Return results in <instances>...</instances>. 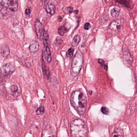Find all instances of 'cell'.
<instances>
[{
    "instance_id": "obj_1",
    "label": "cell",
    "mask_w": 137,
    "mask_h": 137,
    "mask_svg": "<svg viewBox=\"0 0 137 137\" xmlns=\"http://www.w3.org/2000/svg\"><path fill=\"white\" fill-rule=\"evenodd\" d=\"M72 105L80 115H83L86 110L87 99L85 94L80 90L74 91L71 98Z\"/></svg>"
},
{
    "instance_id": "obj_2",
    "label": "cell",
    "mask_w": 137,
    "mask_h": 137,
    "mask_svg": "<svg viewBox=\"0 0 137 137\" xmlns=\"http://www.w3.org/2000/svg\"><path fill=\"white\" fill-rule=\"evenodd\" d=\"M72 137H87L88 130L84 121L78 119L72 122L71 125Z\"/></svg>"
},
{
    "instance_id": "obj_3",
    "label": "cell",
    "mask_w": 137,
    "mask_h": 137,
    "mask_svg": "<svg viewBox=\"0 0 137 137\" xmlns=\"http://www.w3.org/2000/svg\"><path fill=\"white\" fill-rule=\"evenodd\" d=\"M83 64V56L81 51H77L72 63L71 74L73 77H76L81 71Z\"/></svg>"
},
{
    "instance_id": "obj_4",
    "label": "cell",
    "mask_w": 137,
    "mask_h": 137,
    "mask_svg": "<svg viewBox=\"0 0 137 137\" xmlns=\"http://www.w3.org/2000/svg\"><path fill=\"white\" fill-rule=\"evenodd\" d=\"M0 3L3 7L13 13L17 10L18 5L16 1H0Z\"/></svg>"
},
{
    "instance_id": "obj_5",
    "label": "cell",
    "mask_w": 137,
    "mask_h": 137,
    "mask_svg": "<svg viewBox=\"0 0 137 137\" xmlns=\"http://www.w3.org/2000/svg\"><path fill=\"white\" fill-rule=\"evenodd\" d=\"M122 25V22L121 20L116 19L110 24L108 29H109L112 32H117L121 30Z\"/></svg>"
},
{
    "instance_id": "obj_6",
    "label": "cell",
    "mask_w": 137,
    "mask_h": 137,
    "mask_svg": "<svg viewBox=\"0 0 137 137\" xmlns=\"http://www.w3.org/2000/svg\"><path fill=\"white\" fill-rule=\"evenodd\" d=\"M15 67L11 64H6L2 66V72L4 76L11 75L15 71Z\"/></svg>"
},
{
    "instance_id": "obj_7",
    "label": "cell",
    "mask_w": 137,
    "mask_h": 137,
    "mask_svg": "<svg viewBox=\"0 0 137 137\" xmlns=\"http://www.w3.org/2000/svg\"><path fill=\"white\" fill-rule=\"evenodd\" d=\"M43 43H44V55L48 63H50L52 61V55L50 49L49 47L48 46L47 44V40L43 39Z\"/></svg>"
},
{
    "instance_id": "obj_8",
    "label": "cell",
    "mask_w": 137,
    "mask_h": 137,
    "mask_svg": "<svg viewBox=\"0 0 137 137\" xmlns=\"http://www.w3.org/2000/svg\"><path fill=\"white\" fill-rule=\"evenodd\" d=\"M123 60L124 63L127 66L130 67L132 65L133 59L128 50L124 49L123 52Z\"/></svg>"
},
{
    "instance_id": "obj_9",
    "label": "cell",
    "mask_w": 137,
    "mask_h": 137,
    "mask_svg": "<svg viewBox=\"0 0 137 137\" xmlns=\"http://www.w3.org/2000/svg\"><path fill=\"white\" fill-rule=\"evenodd\" d=\"M13 12L3 7L0 3V17L3 19H6L9 17Z\"/></svg>"
},
{
    "instance_id": "obj_10",
    "label": "cell",
    "mask_w": 137,
    "mask_h": 137,
    "mask_svg": "<svg viewBox=\"0 0 137 137\" xmlns=\"http://www.w3.org/2000/svg\"><path fill=\"white\" fill-rule=\"evenodd\" d=\"M35 28L37 37L38 39H40L42 32V25L38 19H37L35 20Z\"/></svg>"
},
{
    "instance_id": "obj_11",
    "label": "cell",
    "mask_w": 137,
    "mask_h": 137,
    "mask_svg": "<svg viewBox=\"0 0 137 137\" xmlns=\"http://www.w3.org/2000/svg\"><path fill=\"white\" fill-rule=\"evenodd\" d=\"M71 25L68 23H65L64 25L60 26L58 30V33L60 35L63 36L68 32L71 29Z\"/></svg>"
},
{
    "instance_id": "obj_12",
    "label": "cell",
    "mask_w": 137,
    "mask_h": 137,
    "mask_svg": "<svg viewBox=\"0 0 137 137\" xmlns=\"http://www.w3.org/2000/svg\"><path fill=\"white\" fill-rule=\"evenodd\" d=\"M1 56L4 57H7L10 54V50L7 45H3L1 50Z\"/></svg>"
},
{
    "instance_id": "obj_13",
    "label": "cell",
    "mask_w": 137,
    "mask_h": 137,
    "mask_svg": "<svg viewBox=\"0 0 137 137\" xmlns=\"http://www.w3.org/2000/svg\"><path fill=\"white\" fill-rule=\"evenodd\" d=\"M39 44L37 41H33L30 45L29 49L31 52L34 53L38 51L39 49Z\"/></svg>"
},
{
    "instance_id": "obj_14",
    "label": "cell",
    "mask_w": 137,
    "mask_h": 137,
    "mask_svg": "<svg viewBox=\"0 0 137 137\" xmlns=\"http://www.w3.org/2000/svg\"><path fill=\"white\" fill-rule=\"evenodd\" d=\"M45 10L47 13L51 15H54L56 11V7L54 5L52 4H47L45 7Z\"/></svg>"
},
{
    "instance_id": "obj_15",
    "label": "cell",
    "mask_w": 137,
    "mask_h": 137,
    "mask_svg": "<svg viewBox=\"0 0 137 137\" xmlns=\"http://www.w3.org/2000/svg\"><path fill=\"white\" fill-rule=\"evenodd\" d=\"M11 91L12 96L15 98H17L20 95L19 89L17 85H13L11 87Z\"/></svg>"
},
{
    "instance_id": "obj_16",
    "label": "cell",
    "mask_w": 137,
    "mask_h": 137,
    "mask_svg": "<svg viewBox=\"0 0 137 137\" xmlns=\"http://www.w3.org/2000/svg\"><path fill=\"white\" fill-rule=\"evenodd\" d=\"M111 137H124L122 130L119 128H116L112 133Z\"/></svg>"
},
{
    "instance_id": "obj_17",
    "label": "cell",
    "mask_w": 137,
    "mask_h": 137,
    "mask_svg": "<svg viewBox=\"0 0 137 137\" xmlns=\"http://www.w3.org/2000/svg\"><path fill=\"white\" fill-rule=\"evenodd\" d=\"M42 70L44 75L46 77L47 79L49 80L50 78V74L49 69L48 68V67L46 66V65H45L44 62V60H43L42 63Z\"/></svg>"
},
{
    "instance_id": "obj_18",
    "label": "cell",
    "mask_w": 137,
    "mask_h": 137,
    "mask_svg": "<svg viewBox=\"0 0 137 137\" xmlns=\"http://www.w3.org/2000/svg\"><path fill=\"white\" fill-rule=\"evenodd\" d=\"M116 2L119 3L120 4L127 7L128 8H132L133 7V4L132 2L128 1H116Z\"/></svg>"
},
{
    "instance_id": "obj_19",
    "label": "cell",
    "mask_w": 137,
    "mask_h": 137,
    "mask_svg": "<svg viewBox=\"0 0 137 137\" xmlns=\"http://www.w3.org/2000/svg\"><path fill=\"white\" fill-rule=\"evenodd\" d=\"M41 137H56V136L51 131L45 130L43 131Z\"/></svg>"
},
{
    "instance_id": "obj_20",
    "label": "cell",
    "mask_w": 137,
    "mask_h": 137,
    "mask_svg": "<svg viewBox=\"0 0 137 137\" xmlns=\"http://www.w3.org/2000/svg\"><path fill=\"white\" fill-rule=\"evenodd\" d=\"M81 41V37L79 35H76L74 36L73 39H72V47L77 46L79 45V43H80Z\"/></svg>"
},
{
    "instance_id": "obj_21",
    "label": "cell",
    "mask_w": 137,
    "mask_h": 137,
    "mask_svg": "<svg viewBox=\"0 0 137 137\" xmlns=\"http://www.w3.org/2000/svg\"><path fill=\"white\" fill-rule=\"evenodd\" d=\"M120 9L118 7H114L111 10V14L113 18H116L120 15Z\"/></svg>"
},
{
    "instance_id": "obj_22",
    "label": "cell",
    "mask_w": 137,
    "mask_h": 137,
    "mask_svg": "<svg viewBox=\"0 0 137 137\" xmlns=\"http://www.w3.org/2000/svg\"><path fill=\"white\" fill-rule=\"evenodd\" d=\"M98 62L100 64V65L102 67L104 68L105 70L107 71L108 69L107 65L106 64L105 61L101 59H99L98 60Z\"/></svg>"
},
{
    "instance_id": "obj_23",
    "label": "cell",
    "mask_w": 137,
    "mask_h": 137,
    "mask_svg": "<svg viewBox=\"0 0 137 137\" xmlns=\"http://www.w3.org/2000/svg\"><path fill=\"white\" fill-rule=\"evenodd\" d=\"M74 52V49L71 48H70L66 52V56L68 57H72L73 56Z\"/></svg>"
},
{
    "instance_id": "obj_24",
    "label": "cell",
    "mask_w": 137,
    "mask_h": 137,
    "mask_svg": "<svg viewBox=\"0 0 137 137\" xmlns=\"http://www.w3.org/2000/svg\"><path fill=\"white\" fill-rule=\"evenodd\" d=\"M44 107L42 106H41L36 110V113L38 115H42L44 113Z\"/></svg>"
},
{
    "instance_id": "obj_25",
    "label": "cell",
    "mask_w": 137,
    "mask_h": 137,
    "mask_svg": "<svg viewBox=\"0 0 137 137\" xmlns=\"http://www.w3.org/2000/svg\"><path fill=\"white\" fill-rule=\"evenodd\" d=\"M73 8L72 7H68L65 8V9H64V12L66 14H69L71 13L73 11Z\"/></svg>"
},
{
    "instance_id": "obj_26",
    "label": "cell",
    "mask_w": 137,
    "mask_h": 137,
    "mask_svg": "<svg viewBox=\"0 0 137 137\" xmlns=\"http://www.w3.org/2000/svg\"><path fill=\"white\" fill-rule=\"evenodd\" d=\"M101 111L103 114H105V115H108L109 113V109L105 107V106H103L101 109Z\"/></svg>"
},
{
    "instance_id": "obj_27",
    "label": "cell",
    "mask_w": 137,
    "mask_h": 137,
    "mask_svg": "<svg viewBox=\"0 0 137 137\" xmlns=\"http://www.w3.org/2000/svg\"><path fill=\"white\" fill-rule=\"evenodd\" d=\"M43 35H44V39L45 40H47L48 38H49V35H48L47 32L44 30H43Z\"/></svg>"
},
{
    "instance_id": "obj_28",
    "label": "cell",
    "mask_w": 137,
    "mask_h": 137,
    "mask_svg": "<svg viewBox=\"0 0 137 137\" xmlns=\"http://www.w3.org/2000/svg\"><path fill=\"white\" fill-rule=\"evenodd\" d=\"M62 40L61 38H56V45H60L62 43Z\"/></svg>"
},
{
    "instance_id": "obj_29",
    "label": "cell",
    "mask_w": 137,
    "mask_h": 137,
    "mask_svg": "<svg viewBox=\"0 0 137 137\" xmlns=\"http://www.w3.org/2000/svg\"><path fill=\"white\" fill-rule=\"evenodd\" d=\"M91 24H90L89 23H85V24H84V29H85V30H89V29L91 28Z\"/></svg>"
},
{
    "instance_id": "obj_30",
    "label": "cell",
    "mask_w": 137,
    "mask_h": 137,
    "mask_svg": "<svg viewBox=\"0 0 137 137\" xmlns=\"http://www.w3.org/2000/svg\"><path fill=\"white\" fill-rule=\"evenodd\" d=\"M31 9L30 8H27L26 10H25V13L27 15H30L31 13Z\"/></svg>"
},
{
    "instance_id": "obj_31",
    "label": "cell",
    "mask_w": 137,
    "mask_h": 137,
    "mask_svg": "<svg viewBox=\"0 0 137 137\" xmlns=\"http://www.w3.org/2000/svg\"><path fill=\"white\" fill-rule=\"evenodd\" d=\"M58 19L59 21H62V18L60 16H59L58 18Z\"/></svg>"
},
{
    "instance_id": "obj_32",
    "label": "cell",
    "mask_w": 137,
    "mask_h": 137,
    "mask_svg": "<svg viewBox=\"0 0 137 137\" xmlns=\"http://www.w3.org/2000/svg\"><path fill=\"white\" fill-rule=\"evenodd\" d=\"M1 74H0V79H1Z\"/></svg>"
}]
</instances>
